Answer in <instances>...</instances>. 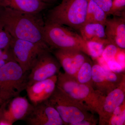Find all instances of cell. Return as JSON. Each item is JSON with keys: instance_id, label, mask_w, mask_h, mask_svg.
<instances>
[{"instance_id": "cell-5", "label": "cell", "mask_w": 125, "mask_h": 125, "mask_svg": "<svg viewBox=\"0 0 125 125\" xmlns=\"http://www.w3.org/2000/svg\"><path fill=\"white\" fill-rule=\"evenodd\" d=\"M56 86L93 113H97L103 95L92 86L79 83L75 77L61 72L57 75Z\"/></svg>"}, {"instance_id": "cell-17", "label": "cell", "mask_w": 125, "mask_h": 125, "mask_svg": "<svg viewBox=\"0 0 125 125\" xmlns=\"http://www.w3.org/2000/svg\"><path fill=\"white\" fill-rule=\"evenodd\" d=\"M92 80L94 88L102 95H106L112 90L105 79L104 70L98 63L92 66Z\"/></svg>"}, {"instance_id": "cell-19", "label": "cell", "mask_w": 125, "mask_h": 125, "mask_svg": "<svg viewBox=\"0 0 125 125\" xmlns=\"http://www.w3.org/2000/svg\"><path fill=\"white\" fill-rule=\"evenodd\" d=\"M92 66L93 64L89 59L84 62L81 66L75 77L78 82L81 83L91 85L93 87Z\"/></svg>"}, {"instance_id": "cell-11", "label": "cell", "mask_w": 125, "mask_h": 125, "mask_svg": "<svg viewBox=\"0 0 125 125\" xmlns=\"http://www.w3.org/2000/svg\"><path fill=\"white\" fill-rule=\"evenodd\" d=\"M125 83L105 95H103L97 113L99 124L108 125L109 120L116 108L125 102Z\"/></svg>"}, {"instance_id": "cell-8", "label": "cell", "mask_w": 125, "mask_h": 125, "mask_svg": "<svg viewBox=\"0 0 125 125\" xmlns=\"http://www.w3.org/2000/svg\"><path fill=\"white\" fill-rule=\"evenodd\" d=\"M51 52H44L39 57L29 73L28 86L57 75L60 72L61 65Z\"/></svg>"}, {"instance_id": "cell-12", "label": "cell", "mask_w": 125, "mask_h": 125, "mask_svg": "<svg viewBox=\"0 0 125 125\" xmlns=\"http://www.w3.org/2000/svg\"><path fill=\"white\" fill-rule=\"evenodd\" d=\"M52 51L53 55L65 73L74 77L84 62L89 59L88 55L78 49H57Z\"/></svg>"}, {"instance_id": "cell-18", "label": "cell", "mask_w": 125, "mask_h": 125, "mask_svg": "<svg viewBox=\"0 0 125 125\" xmlns=\"http://www.w3.org/2000/svg\"><path fill=\"white\" fill-rule=\"evenodd\" d=\"M107 15L93 0H88L85 23H96L105 25Z\"/></svg>"}, {"instance_id": "cell-10", "label": "cell", "mask_w": 125, "mask_h": 125, "mask_svg": "<svg viewBox=\"0 0 125 125\" xmlns=\"http://www.w3.org/2000/svg\"><path fill=\"white\" fill-rule=\"evenodd\" d=\"M32 106V104L25 97H15L1 104L0 120L5 121L10 125L18 121H24Z\"/></svg>"}, {"instance_id": "cell-14", "label": "cell", "mask_w": 125, "mask_h": 125, "mask_svg": "<svg viewBox=\"0 0 125 125\" xmlns=\"http://www.w3.org/2000/svg\"><path fill=\"white\" fill-rule=\"evenodd\" d=\"M57 76L55 75L27 86L25 90L32 105H37L48 100L56 86Z\"/></svg>"}, {"instance_id": "cell-1", "label": "cell", "mask_w": 125, "mask_h": 125, "mask_svg": "<svg viewBox=\"0 0 125 125\" xmlns=\"http://www.w3.org/2000/svg\"><path fill=\"white\" fill-rule=\"evenodd\" d=\"M45 23L40 13H27L0 7V25L14 38L48 47L43 35Z\"/></svg>"}, {"instance_id": "cell-34", "label": "cell", "mask_w": 125, "mask_h": 125, "mask_svg": "<svg viewBox=\"0 0 125 125\" xmlns=\"http://www.w3.org/2000/svg\"></svg>"}, {"instance_id": "cell-2", "label": "cell", "mask_w": 125, "mask_h": 125, "mask_svg": "<svg viewBox=\"0 0 125 125\" xmlns=\"http://www.w3.org/2000/svg\"><path fill=\"white\" fill-rule=\"evenodd\" d=\"M88 5V0H62L49 10L46 21L78 31L85 22Z\"/></svg>"}, {"instance_id": "cell-6", "label": "cell", "mask_w": 125, "mask_h": 125, "mask_svg": "<svg viewBox=\"0 0 125 125\" xmlns=\"http://www.w3.org/2000/svg\"><path fill=\"white\" fill-rule=\"evenodd\" d=\"M29 73L15 61L0 67V98L2 102L20 96L26 89Z\"/></svg>"}, {"instance_id": "cell-32", "label": "cell", "mask_w": 125, "mask_h": 125, "mask_svg": "<svg viewBox=\"0 0 125 125\" xmlns=\"http://www.w3.org/2000/svg\"><path fill=\"white\" fill-rule=\"evenodd\" d=\"M3 29V28H2V27H1V26L0 25V30H1Z\"/></svg>"}, {"instance_id": "cell-15", "label": "cell", "mask_w": 125, "mask_h": 125, "mask_svg": "<svg viewBox=\"0 0 125 125\" xmlns=\"http://www.w3.org/2000/svg\"><path fill=\"white\" fill-rule=\"evenodd\" d=\"M52 5L38 0H0L1 7L27 13H41Z\"/></svg>"}, {"instance_id": "cell-24", "label": "cell", "mask_w": 125, "mask_h": 125, "mask_svg": "<svg viewBox=\"0 0 125 125\" xmlns=\"http://www.w3.org/2000/svg\"><path fill=\"white\" fill-rule=\"evenodd\" d=\"M117 48L115 46L110 44L105 48L102 54L104 59L107 62L111 60H114L117 52Z\"/></svg>"}, {"instance_id": "cell-28", "label": "cell", "mask_w": 125, "mask_h": 125, "mask_svg": "<svg viewBox=\"0 0 125 125\" xmlns=\"http://www.w3.org/2000/svg\"><path fill=\"white\" fill-rule=\"evenodd\" d=\"M97 121L94 116L89 119L81 121L76 124V125H97Z\"/></svg>"}, {"instance_id": "cell-22", "label": "cell", "mask_w": 125, "mask_h": 125, "mask_svg": "<svg viewBox=\"0 0 125 125\" xmlns=\"http://www.w3.org/2000/svg\"><path fill=\"white\" fill-rule=\"evenodd\" d=\"M125 0H113L110 15H121L125 10Z\"/></svg>"}, {"instance_id": "cell-3", "label": "cell", "mask_w": 125, "mask_h": 125, "mask_svg": "<svg viewBox=\"0 0 125 125\" xmlns=\"http://www.w3.org/2000/svg\"><path fill=\"white\" fill-rule=\"evenodd\" d=\"M43 35L45 42L51 52L57 49H76L89 56L87 42L80 34L64 25L46 21Z\"/></svg>"}, {"instance_id": "cell-13", "label": "cell", "mask_w": 125, "mask_h": 125, "mask_svg": "<svg viewBox=\"0 0 125 125\" xmlns=\"http://www.w3.org/2000/svg\"><path fill=\"white\" fill-rule=\"evenodd\" d=\"M106 37L110 44L118 48L125 49V12L121 15L107 18L105 24Z\"/></svg>"}, {"instance_id": "cell-26", "label": "cell", "mask_w": 125, "mask_h": 125, "mask_svg": "<svg viewBox=\"0 0 125 125\" xmlns=\"http://www.w3.org/2000/svg\"><path fill=\"white\" fill-rule=\"evenodd\" d=\"M105 11L108 15H109L113 0H93Z\"/></svg>"}, {"instance_id": "cell-25", "label": "cell", "mask_w": 125, "mask_h": 125, "mask_svg": "<svg viewBox=\"0 0 125 125\" xmlns=\"http://www.w3.org/2000/svg\"><path fill=\"white\" fill-rule=\"evenodd\" d=\"M12 37L4 29L0 30V49H4L10 46Z\"/></svg>"}, {"instance_id": "cell-21", "label": "cell", "mask_w": 125, "mask_h": 125, "mask_svg": "<svg viewBox=\"0 0 125 125\" xmlns=\"http://www.w3.org/2000/svg\"><path fill=\"white\" fill-rule=\"evenodd\" d=\"M89 56L94 58H98L102 55L107 45L95 42H87Z\"/></svg>"}, {"instance_id": "cell-20", "label": "cell", "mask_w": 125, "mask_h": 125, "mask_svg": "<svg viewBox=\"0 0 125 125\" xmlns=\"http://www.w3.org/2000/svg\"><path fill=\"white\" fill-rule=\"evenodd\" d=\"M105 79L112 90L125 83V75L122 73H116L104 70Z\"/></svg>"}, {"instance_id": "cell-30", "label": "cell", "mask_w": 125, "mask_h": 125, "mask_svg": "<svg viewBox=\"0 0 125 125\" xmlns=\"http://www.w3.org/2000/svg\"><path fill=\"white\" fill-rule=\"evenodd\" d=\"M3 49H0V57L2 54Z\"/></svg>"}, {"instance_id": "cell-33", "label": "cell", "mask_w": 125, "mask_h": 125, "mask_svg": "<svg viewBox=\"0 0 125 125\" xmlns=\"http://www.w3.org/2000/svg\"></svg>"}, {"instance_id": "cell-4", "label": "cell", "mask_w": 125, "mask_h": 125, "mask_svg": "<svg viewBox=\"0 0 125 125\" xmlns=\"http://www.w3.org/2000/svg\"><path fill=\"white\" fill-rule=\"evenodd\" d=\"M48 101L58 112L64 125H76L94 117V113L85 105L72 98L57 86Z\"/></svg>"}, {"instance_id": "cell-9", "label": "cell", "mask_w": 125, "mask_h": 125, "mask_svg": "<svg viewBox=\"0 0 125 125\" xmlns=\"http://www.w3.org/2000/svg\"><path fill=\"white\" fill-rule=\"evenodd\" d=\"M24 121L29 125H64L58 112L48 100L32 105Z\"/></svg>"}, {"instance_id": "cell-23", "label": "cell", "mask_w": 125, "mask_h": 125, "mask_svg": "<svg viewBox=\"0 0 125 125\" xmlns=\"http://www.w3.org/2000/svg\"><path fill=\"white\" fill-rule=\"evenodd\" d=\"M125 109L120 112L113 113L108 125H125Z\"/></svg>"}, {"instance_id": "cell-27", "label": "cell", "mask_w": 125, "mask_h": 125, "mask_svg": "<svg viewBox=\"0 0 125 125\" xmlns=\"http://www.w3.org/2000/svg\"><path fill=\"white\" fill-rule=\"evenodd\" d=\"M107 62L109 70L113 72L121 73L125 71L121 65L115 61L114 59L108 61Z\"/></svg>"}, {"instance_id": "cell-29", "label": "cell", "mask_w": 125, "mask_h": 125, "mask_svg": "<svg viewBox=\"0 0 125 125\" xmlns=\"http://www.w3.org/2000/svg\"><path fill=\"white\" fill-rule=\"evenodd\" d=\"M42 2H45L48 4H52L53 3H55L57 1V0H38Z\"/></svg>"}, {"instance_id": "cell-31", "label": "cell", "mask_w": 125, "mask_h": 125, "mask_svg": "<svg viewBox=\"0 0 125 125\" xmlns=\"http://www.w3.org/2000/svg\"><path fill=\"white\" fill-rule=\"evenodd\" d=\"M3 102H2V100H1V99L0 98V105Z\"/></svg>"}, {"instance_id": "cell-7", "label": "cell", "mask_w": 125, "mask_h": 125, "mask_svg": "<svg viewBox=\"0 0 125 125\" xmlns=\"http://www.w3.org/2000/svg\"><path fill=\"white\" fill-rule=\"evenodd\" d=\"M15 60L24 72H29L39 57L51 49L47 46L12 37L10 44Z\"/></svg>"}, {"instance_id": "cell-16", "label": "cell", "mask_w": 125, "mask_h": 125, "mask_svg": "<svg viewBox=\"0 0 125 125\" xmlns=\"http://www.w3.org/2000/svg\"><path fill=\"white\" fill-rule=\"evenodd\" d=\"M78 31L86 42H98L107 46L111 44L106 37L104 25L99 23H85Z\"/></svg>"}]
</instances>
